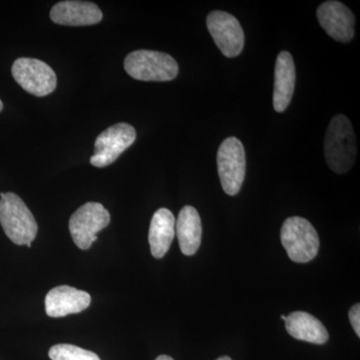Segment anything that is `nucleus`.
Instances as JSON below:
<instances>
[{"label": "nucleus", "mask_w": 360, "mask_h": 360, "mask_svg": "<svg viewBox=\"0 0 360 360\" xmlns=\"http://www.w3.org/2000/svg\"><path fill=\"white\" fill-rule=\"evenodd\" d=\"M356 153V137L352 122L347 116H335L324 139V155L329 168L335 174H345L354 167Z\"/></svg>", "instance_id": "nucleus-1"}, {"label": "nucleus", "mask_w": 360, "mask_h": 360, "mask_svg": "<svg viewBox=\"0 0 360 360\" xmlns=\"http://www.w3.org/2000/svg\"><path fill=\"white\" fill-rule=\"evenodd\" d=\"M0 196V224L7 238L16 245L32 248L39 226L30 208L18 194L7 193Z\"/></svg>", "instance_id": "nucleus-2"}, {"label": "nucleus", "mask_w": 360, "mask_h": 360, "mask_svg": "<svg viewBox=\"0 0 360 360\" xmlns=\"http://www.w3.org/2000/svg\"><path fill=\"white\" fill-rule=\"evenodd\" d=\"M124 68L130 77L141 82H170L179 75V65L172 56L146 49L130 52Z\"/></svg>", "instance_id": "nucleus-3"}, {"label": "nucleus", "mask_w": 360, "mask_h": 360, "mask_svg": "<svg viewBox=\"0 0 360 360\" xmlns=\"http://www.w3.org/2000/svg\"><path fill=\"white\" fill-rule=\"evenodd\" d=\"M281 243L288 257L296 264L311 262L319 250L316 229L309 220L300 217H290L283 222L281 232Z\"/></svg>", "instance_id": "nucleus-4"}, {"label": "nucleus", "mask_w": 360, "mask_h": 360, "mask_svg": "<svg viewBox=\"0 0 360 360\" xmlns=\"http://www.w3.org/2000/svg\"><path fill=\"white\" fill-rule=\"evenodd\" d=\"M217 168L224 193L236 195L245 181L246 160L243 144L236 137H229L217 151Z\"/></svg>", "instance_id": "nucleus-5"}, {"label": "nucleus", "mask_w": 360, "mask_h": 360, "mask_svg": "<svg viewBox=\"0 0 360 360\" xmlns=\"http://www.w3.org/2000/svg\"><path fill=\"white\" fill-rule=\"evenodd\" d=\"M110 222V212L103 205L98 202L85 203L71 215V238L80 250H89L97 240V233L105 229Z\"/></svg>", "instance_id": "nucleus-6"}, {"label": "nucleus", "mask_w": 360, "mask_h": 360, "mask_svg": "<svg viewBox=\"0 0 360 360\" xmlns=\"http://www.w3.org/2000/svg\"><path fill=\"white\" fill-rule=\"evenodd\" d=\"M11 73L15 82L26 92L35 96H49L58 84L54 70L39 59L18 58L13 63Z\"/></svg>", "instance_id": "nucleus-7"}, {"label": "nucleus", "mask_w": 360, "mask_h": 360, "mask_svg": "<svg viewBox=\"0 0 360 360\" xmlns=\"http://www.w3.org/2000/svg\"><path fill=\"white\" fill-rule=\"evenodd\" d=\"M135 139L134 127L129 123H116L97 136L90 163L96 167H108L132 146Z\"/></svg>", "instance_id": "nucleus-8"}, {"label": "nucleus", "mask_w": 360, "mask_h": 360, "mask_svg": "<svg viewBox=\"0 0 360 360\" xmlns=\"http://www.w3.org/2000/svg\"><path fill=\"white\" fill-rule=\"evenodd\" d=\"M208 32L224 56L236 58L245 47V32L232 14L215 11L206 20Z\"/></svg>", "instance_id": "nucleus-9"}, {"label": "nucleus", "mask_w": 360, "mask_h": 360, "mask_svg": "<svg viewBox=\"0 0 360 360\" xmlns=\"http://www.w3.org/2000/svg\"><path fill=\"white\" fill-rule=\"evenodd\" d=\"M319 25L336 41L347 44L354 37L355 18L347 6L335 0L326 1L317 9Z\"/></svg>", "instance_id": "nucleus-10"}, {"label": "nucleus", "mask_w": 360, "mask_h": 360, "mask_svg": "<svg viewBox=\"0 0 360 360\" xmlns=\"http://www.w3.org/2000/svg\"><path fill=\"white\" fill-rule=\"evenodd\" d=\"M101 8L94 2L79 0H65L54 4L51 18L59 25H94L103 20Z\"/></svg>", "instance_id": "nucleus-11"}, {"label": "nucleus", "mask_w": 360, "mask_h": 360, "mask_svg": "<svg viewBox=\"0 0 360 360\" xmlns=\"http://www.w3.org/2000/svg\"><path fill=\"white\" fill-rule=\"evenodd\" d=\"M89 293L68 285L52 288L45 296V311L51 317H63L79 314L89 307Z\"/></svg>", "instance_id": "nucleus-12"}, {"label": "nucleus", "mask_w": 360, "mask_h": 360, "mask_svg": "<svg viewBox=\"0 0 360 360\" xmlns=\"http://www.w3.org/2000/svg\"><path fill=\"white\" fill-rule=\"evenodd\" d=\"M296 72L295 61L288 51H281L276 58L274 70V106L283 112L290 105L295 91Z\"/></svg>", "instance_id": "nucleus-13"}, {"label": "nucleus", "mask_w": 360, "mask_h": 360, "mask_svg": "<svg viewBox=\"0 0 360 360\" xmlns=\"http://www.w3.org/2000/svg\"><path fill=\"white\" fill-rule=\"evenodd\" d=\"M175 232L181 252L187 257L195 255L201 245L202 225L200 213L193 206L186 205L180 210L175 220Z\"/></svg>", "instance_id": "nucleus-14"}, {"label": "nucleus", "mask_w": 360, "mask_h": 360, "mask_svg": "<svg viewBox=\"0 0 360 360\" xmlns=\"http://www.w3.org/2000/svg\"><path fill=\"white\" fill-rule=\"evenodd\" d=\"M175 236L174 215L167 208L156 210L149 226L148 241L153 257L167 255Z\"/></svg>", "instance_id": "nucleus-15"}, {"label": "nucleus", "mask_w": 360, "mask_h": 360, "mask_svg": "<svg viewBox=\"0 0 360 360\" xmlns=\"http://www.w3.org/2000/svg\"><path fill=\"white\" fill-rule=\"evenodd\" d=\"M285 328L295 340L314 345H324L329 338L322 322L314 315L304 311L291 312L286 316Z\"/></svg>", "instance_id": "nucleus-16"}, {"label": "nucleus", "mask_w": 360, "mask_h": 360, "mask_svg": "<svg viewBox=\"0 0 360 360\" xmlns=\"http://www.w3.org/2000/svg\"><path fill=\"white\" fill-rule=\"evenodd\" d=\"M51 360H101L94 352L72 345H56L49 349Z\"/></svg>", "instance_id": "nucleus-17"}, {"label": "nucleus", "mask_w": 360, "mask_h": 360, "mask_svg": "<svg viewBox=\"0 0 360 360\" xmlns=\"http://www.w3.org/2000/svg\"><path fill=\"white\" fill-rule=\"evenodd\" d=\"M349 317L350 323H352V328H354L355 333L360 338V304L356 303L349 310L348 314Z\"/></svg>", "instance_id": "nucleus-18"}, {"label": "nucleus", "mask_w": 360, "mask_h": 360, "mask_svg": "<svg viewBox=\"0 0 360 360\" xmlns=\"http://www.w3.org/2000/svg\"><path fill=\"white\" fill-rule=\"evenodd\" d=\"M155 360H174L172 357L168 356V355H160Z\"/></svg>", "instance_id": "nucleus-19"}, {"label": "nucleus", "mask_w": 360, "mask_h": 360, "mask_svg": "<svg viewBox=\"0 0 360 360\" xmlns=\"http://www.w3.org/2000/svg\"><path fill=\"white\" fill-rule=\"evenodd\" d=\"M217 360H232L231 357L229 356H221L219 357V359H217Z\"/></svg>", "instance_id": "nucleus-20"}, {"label": "nucleus", "mask_w": 360, "mask_h": 360, "mask_svg": "<svg viewBox=\"0 0 360 360\" xmlns=\"http://www.w3.org/2000/svg\"><path fill=\"white\" fill-rule=\"evenodd\" d=\"M2 110H4V103L0 101V112H1Z\"/></svg>", "instance_id": "nucleus-21"}, {"label": "nucleus", "mask_w": 360, "mask_h": 360, "mask_svg": "<svg viewBox=\"0 0 360 360\" xmlns=\"http://www.w3.org/2000/svg\"><path fill=\"white\" fill-rule=\"evenodd\" d=\"M281 319H283V321H286V316L285 315H281Z\"/></svg>", "instance_id": "nucleus-22"}]
</instances>
